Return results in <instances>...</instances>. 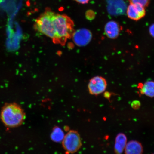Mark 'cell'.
<instances>
[{
    "label": "cell",
    "instance_id": "cell-7",
    "mask_svg": "<svg viewBox=\"0 0 154 154\" xmlns=\"http://www.w3.org/2000/svg\"><path fill=\"white\" fill-rule=\"evenodd\" d=\"M72 37L76 45L84 46L87 45L91 41L92 34L91 32L87 29H82L74 32Z\"/></svg>",
    "mask_w": 154,
    "mask_h": 154
},
{
    "label": "cell",
    "instance_id": "cell-4",
    "mask_svg": "<svg viewBox=\"0 0 154 154\" xmlns=\"http://www.w3.org/2000/svg\"><path fill=\"white\" fill-rule=\"evenodd\" d=\"M62 143L63 149L69 154L76 153L82 146L79 134L77 131L73 130L69 131L65 135Z\"/></svg>",
    "mask_w": 154,
    "mask_h": 154
},
{
    "label": "cell",
    "instance_id": "cell-13",
    "mask_svg": "<svg viewBox=\"0 0 154 154\" xmlns=\"http://www.w3.org/2000/svg\"><path fill=\"white\" fill-rule=\"evenodd\" d=\"M65 136L64 132L61 128L55 127L51 132V137L54 142L59 143L63 141Z\"/></svg>",
    "mask_w": 154,
    "mask_h": 154
},
{
    "label": "cell",
    "instance_id": "cell-9",
    "mask_svg": "<svg viewBox=\"0 0 154 154\" xmlns=\"http://www.w3.org/2000/svg\"><path fill=\"white\" fill-rule=\"evenodd\" d=\"M108 3V11L111 15L123 14L127 9L123 0H109Z\"/></svg>",
    "mask_w": 154,
    "mask_h": 154
},
{
    "label": "cell",
    "instance_id": "cell-3",
    "mask_svg": "<svg viewBox=\"0 0 154 154\" xmlns=\"http://www.w3.org/2000/svg\"><path fill=\"white\" fill-rule=\"evenodd\" d=\"M55 13L50 9H46L45 12L36 19L34 28L36 30L53 41L55 38V32L53 22V17Z\"/></svg>",
    "mask_w": 154,
    "mask_h": 154
},
{
    "label": "cell",
    "instance_id": "cell-2",
    "mask_svg": "<svg viewBox=\"0 0 154 154\" xmlns=\"http://www.w3.org/2000/svg\"><path fill=\"white\" fill-rule=\"evenodd\" d=\"M26 118V113L21 106L15 103H5L2 107L0 119L6 127L17 128L22 125Z\"/></svg>",
    "mask_w": 154,
    "mask_h": 154
},
{
    "label": "cell",
    "instance_id": "cell-20",
    "mask_svg": "<svg viewBox=\"0 0 154 154\" xmlns=\"http://www.w3.org/2000/svg\"><path fill=\"white\" fill-rule=\"evenodd\" d=\"M153 154H154V153H153Z\"/></svg>",
    "mask_w": 154,
    "mask_h": 154
},
{
    "label": "cell",
    "instance_id": "cell-10",
    "mask_svg": "<svg viewBox=\"0 0 154 154\" xmlns=\"http://www.w3.org/2000/svg\"><path fill=\"white\" fill-rule=\"evenodd\" d=\"M124 151L125 154H142L143 148L140 142L132 140L127 143Z\"/></svg>",
    "mask_w": 154,
    "mask_h": 154
},
{
    "label": "cell",
    "instance_id": "cell-18",
    "mask_svg": "<svg viewBox=\"0 0 154 154\" xmlns=\"http://www.w3.org/2000/svg\"><path fill=\"white\" fill-rule=\"evenodd\" d=\"M111 96V94L110 92L108 91H106L104 93V96L107 99H109Z\"/></svg>",
    "mask_w": 154,
    "mask_h": 154
},
{
    "label": "cell",
    "instance_id": "cell-5",
    "mask_svg": "<svg viewBox=\"0 0 154 154\" xmlns=\"http://www.w3.org/2000/svg\"><path fill=\"white\" fill-rule=\"evenodd\" d=\"M107 84L106 80L103 77L97 76L90 80L88 89L91 95H97L105 92Z\"/></svg>",
    "mask_w": 154,
    "mask_h": 154
},
{
    "label": "cell",
    "instance_id": "cell-8",
    "mask_svg": "<svg viewBox=\"0 0 154 154\" xmlns=\"http://www.w3.org/2000/svg\"><path fill=\"white\" fill-rule=\"evenodd\" d=\"M122 27L116 21H109L106 24L104 28V32L106 36L110 39H116L119 37Z\"/></svg>",
    "mask_w": 154,
    "mask_h": 154
},
{
    "label": "cell",
    "instance_id": "cell-19",
    "mask_svg": "<svg viewBox=\"0 0 154 154\" xmlns=\"http://www.w3.org/2000/svg\"><path fill=\"white\" fill-rule=\"evenodd\" d=\"M74 1L78 2V3L84 4L88 3L90 0H74Z\"/></svg>",
    "mask_w": 154,
    "mask_h": 154
},
{
    "label": "cell",
    "instance_id": "cell-12",
    "mask_svg": "<svg viewBox=\"0 0 154 154\" xmlns=\"http://www.w3.org/2000/svg\"><path fill=\"white\" fill-rule=\"evenodd\" d=\"M140 93L150 97H154V82L148 81L140 85L139 84Z\"/></svg>",
    "mask_w": 154,
    "mask_h": 154
},
{
    "label": "cell",
    "instance_id": "cell-14",
    "mask_svg": "<svg viewBox=\"0 0 154 154\" xmlns=\"http://www.w3.org/2000/svg\"><path fill=\"white\" fill-rule=\"evenodd\" d=\"M130 3L138 4L146 8L149 5L151 0H128Z\"/></svg>",
    "mask_w": 154,
    "mask_h": 154
},
{
    "label": "cell",
    "instance_id": "cell-16",
    "mask_svg": "<svg viewBox=\"0 0 154 154\" xmlns=\"http://www.w3.org/2000/svg\"><path fill=\"white\" fill-rule=\"evenodd\" d=\"M86 16L88 19H94L95 14L93 11H88V14H86Z\"/></svg>",
    "mask_w": 154,
    "mask_h": 154
},
{
    "label": "cell",
    "instance_id": "cell-6",
    "mask_svg": "<svg viewBox=\"0 0 154 154\" xmlns=\"http://www.w3.org/2000/svg\"><path fill=\"white\" fill-rule=\"evenodd\" d=\"M145 8L138 4L130 3L126 9V14L128 18L132 20L137 21L145 17Z\"/></svg>",
    "mask_w": 154,
    "mask_h": 154
},
{
    "label": "cell",
    "instance_id": "cell-17",
    "mask_svg": "<svg viewBox=\"0 0 154 154\" xmlns=\"http://www.w3.org/2000/svg\"><path fill=\"white\" fill-rule=\"evenodd\" d=\"M149 32L152 37L154 38V23L152 24L149 26Z\"/></svg>",
    "mask_w": 154,
    "mask_h": 154
},
{
    "label": "cell",
    "instance_id": "cell-1",
    "mask_svg": "<svg viewBox=\"0 0 154 154\" xmlns=\"http://www.w3.org/2000/svg\"><path fill=\"white\" fill-rule=\"evenodd\" d=\"M53 22L55 32L54 43L64 45L67 40L72 37L74 33V23L65 15L54 14Z\"/></svg>",
    "mask_w": 154,
    "mask_h": 154
},
{
    "label": "cell",
    "instance_id": "cell-11",
    "mask_svg": "<svg viewBox=\"0 0 154 154\" xmlns=\"http://www.w3.org/2000/svg\"><path fill=\"white\" fill-rule=\"evenodd\" d=\"M127 143V138L125 135L120 133L117 135L115 139L114 151L116 154H122Z\"/></svg>",
    "mask_w": 154,
    "mask_h": 154
},
{
    "label": "cell",
    "instance_id": "cell-15",
    "mask_svg": "<svg viewBox=\"0 0 154 154\" xmlns=\"http://www.w3.org/2000/svg\"><path fill=\"white\" fill-rule=\"evenodd\" d=\"M140 101L138 100H134L132 102L131 104V107L134 109H139L140 107Z\"/></svg>",
    "mask_w": 154,
    "mask_h": 154
}]
</instances>
